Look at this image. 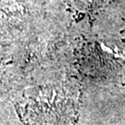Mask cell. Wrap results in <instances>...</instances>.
<instances>
[{"label":"cell","instance_id":"1","mask_svg":"<svg viewBox=\"0 0 125 125\" xmlns=\"http://www.w3.org/2000/svg\"><path fill=\"white\" fill-rule=\"evenodd\" d=\"M77 100L62 87L34 90L21 104V116L26 125H73Z\"/></svg>","mask_w":125,"mask_h":125}]
</instances>
